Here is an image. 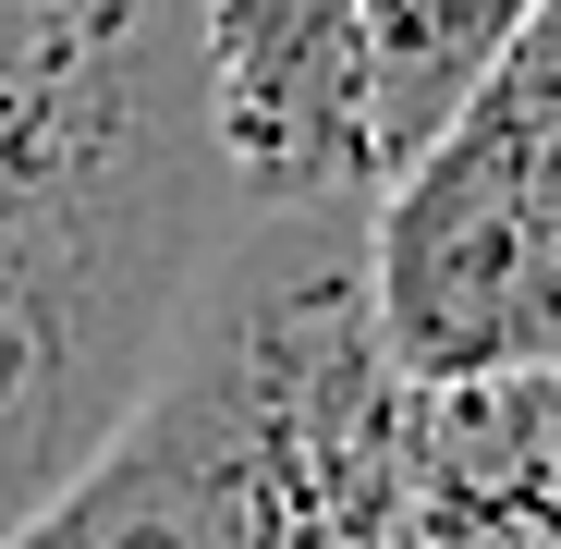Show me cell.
<instances>
[{"label":"cell","mask_w":561,"mask_h":549,"mask_svg":"<svg viewBox=\"0 0 561 549\" xmlns=\"http://www.w3.org/2000/svg\"><path fill=\"white\" fill-rule=\"evenodd\" d=\"M232 232L196 0H0V537L99 465Z\"/></svg>","instance_id":"1"},{"label":"cell","mask_w":561,"mask_h":549,"mask_svg":"<svg viewBox=\"0 0 561 549\" xmlns=\"http://www.w3.org/2000/svg\"><path fill=\"white\" fill-rule=\"evenodd\" d=\"M61 525L85 549H427L415 379L366 306V208H268L220 244Z\"/></svg>","instance_id":"2"},{"label":"cell","mask_w":561,"mask_h":549,"mask_svg":"<svg viewBox=\"0 0 561 549\" xmlns=\"http://www.w3.org/2000/svg\"><path fill=\"white\" fill-rule=\"evenodd\" d=\"M366 306L415 391L561 366V0L366 196Z\"/></svg>","instance_id":"3"},{"label":"cell","mask_w":561,"mask_h":549,"mask_svg":"<svg viewBox=\"0 0 561 549\" xmlns=\"http://www.w3.org/2000/svg\"><path fill=\"white\" fill-rule=\"evenodd\" d=\"M208 111L244 183V220L268 208H366L379 135H366V0H196Z\"/></svg>","instance_id":"4"},{"label":"cell","mask_w":561,"mask_h":549,"mask_svg":"<svg viewBox=\"0 0 561 549\" xmlns=\"http://www.w3.org/2000/svg\"><path fill=\"white\" fill-rule=\"evenodd\" d=\"M415 525L427 549H561V366L415 391Z\"/></svg>","instance_id":"5"},{"label":"cell","mask_w":561,"mask_h":549,"mask_svg":"<svg viewBox=\"0 0 561 549\" xmlns=\"http://www.w3.org/2000/svg\"><path fill=\"white\" fill-rule=\"evenodd\" d=\"M549 13V0H366V135H379V183L439 147V123L501 73V49Z\"/></svg>","instance_id":"6"}]
</instances>
